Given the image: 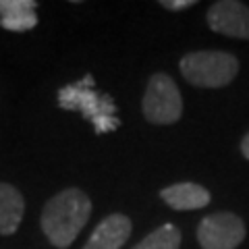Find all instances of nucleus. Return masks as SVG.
I'll use <instances>...</instances> for the list:
<instances>
[{"instance_id": "12", "label": "nucleus", "mask_w": 249, "mask_h": 249, "mask_svg": "<svg viewBox=\"0 0 249 249\" xmlns=\"http://www.w3.org/2000/svg\"><path fill=\"white\" fill-rule=\"evenodd\" d=\"M160 4L168 11H183V9H189V6L196 4V0H162Z\"/></svg>"}, {"instance_id": "10", "label": "nucleus", "mask_w": 249, "mask_h": 249, "mask_svg": "<svg viewBox=\"0 0 249 249\" xmlns=\"http://www.w3.org/2000/svg\"><path fill=\"white\" fill-rule=\"evenodd\" d=\"M25 201L23 196L9 183H0V235H13L19 229Z\"/></svg>"}, {"instance_id": "13", "label": "nucleus", "mask_w": 249, "mask_h": 249, "mask_svg": "<svg viewBox=\"0 0 249 249\" xmlns=\"http://www.w3.org/2000/svg\"><path fill=\"white\" fill-rule=\"evenodd\" d=\"M241 152H243V156L249 160V133L243 139H241Z\"/></svg>"}, {"instance_id": "9", "label": "nucleus", "mask_w": 249, "mask_h": 249, "mask_svg": "<svg viewBox=\"0 0 249 249\" xmlns=\"http://www.w3.org/2000/svg\"><path fill=\"white\" fill-rule=\"evenodd\" d=\"M36 0H0V25L9 31H29L37 23Z\"/></svg>"}, {"instance_id": "6", "label": "nucleus", "mask_w": 249, "mask_h": 249, "mask_svg": "<svg viewBox=\"0 0 249 249\" xmlns=\"http://www.w3.org/2000/svg\"><path fill=\"white\" fill-rule=\"evenodd\" d=\"M208 25L216 34L249 40V6L239 0H220L208 9Z\"/></svg>"}, {"instance_id": "2", "label": "nucleus", "mask_w": 249, "mask_h": 249, "mask_svg": "<svg viewBox=\"0 0 249 249\" xmlns=\"http://www.w3.org/2000/svg\"><path fill=\"white\" fill-rule=\"evenodd\" d=\"M93 79L88 75L81 81L67 85L58 91V104L65 110H79L85 119L93 123L96 133H110L119 127L114 100L106 93L93 91Z\"/></svg>"}, {"instance_id": "1", "label": "nucleus", "mask_w": 249, "mask_h": 249, "mask_svg": "<svg viewBox=\"0 0 249 249\" xmlns=\"http://www.w3.org/2000/svg\"><path fill=\"white\" fill-rule=\"evenodd\" d=\"M91 216V199L81 189H65L54 196L42 212V231L48 241L58 247L67 249L83 231Z\"/></svg>"}, {"instance_id": "8", "label": "nucleus", "mask_w": 249, "mask_h": 249, "mask_svg": "<svg viewBox=\"0 0 249 249\" xmlns=\"http://www.w3.org/2000/svg\"><path fill=\"white\" fill-rule=\"evenodd\" d=\"M160 197L173 210H199L210 204V191L197 183H177L160 191Z\"/></svg>"}, {"instance_id": "7", "label": "nucleus", "mask_w": 249, "mask_h": 249, "mask_svg": "<svg viewBox=\"0 0 249 249\" xmlns=\"http://www.w3.org/2000/svg\"><path fill=\"white\" fill-rule=\"evenodd\" d=\"M131 235V220L124 214H110L93 229L83 249H121Z\"/></svg>"}, {"instance_id": "11", "label": "nucleus", "mask_w": 249, "mask_h": 249, "mask_svg": "<svg viewBox=\"0 0 249 249\" xmlns=\"http://www.w3.org/2000/svg\"><path fill=\"white\" fill-rule=\"evenodd\" d=\"M181 247V231L175 224H162L156 231H152L147 237H143L133 249H178Z\"/></svg>"}, {"instance_id": "3", "label": "nucleus", "mask_w": 249, "mask_h": 249, "mask_svg": "<svg viewBox=\"0 0 249 249\" xmlns=\"http://www.w3.org/2000/svg\"><path fill=\"white\" fill-rule=\"evenodd\" d=\"M181 73L196 88H224L239 73V60L229 52L199 50L181 58Z\"/></svg>"}, {"instance_id": "4", "label": "nucleus", "mask_w": 249, "mask_h": 249, "mask_svg": "<svg viewBox=\"0 0 249 249\" xmlns=\"http://www.w3.org/2000/svg\"><path fill=\"white\" fill-rule=\"evenodd\" d=\"M143 116L152 124H173L183 114V100L173 77L154 73L143 96Z\"/></svg>"}, {"instance_id": "5", "label": "nucleus", "mask_w": 249, "mask_h": 249, "mask_svg": "<svg viewBox=\"0 0 249 249\" xmlns=\"http://www.w3.org/2000/svg\"><path fill=\"white\" fill-rule=\"evenodd\" d=\"M245 224L232 212L210 214L197 227L201 249H237L245 239Z\"/></svg>"}]
</instances>
